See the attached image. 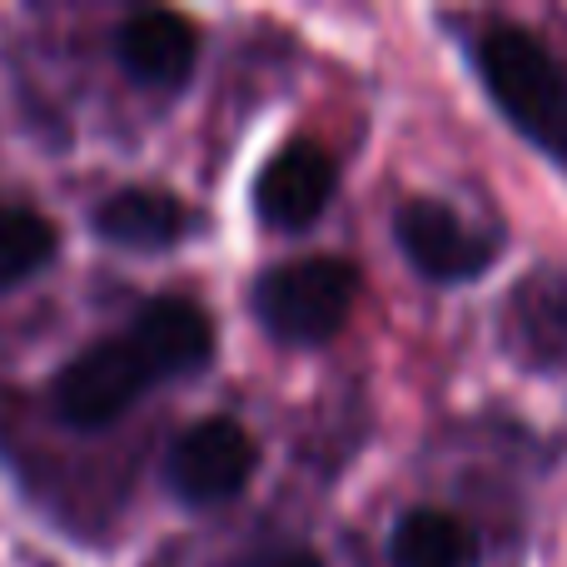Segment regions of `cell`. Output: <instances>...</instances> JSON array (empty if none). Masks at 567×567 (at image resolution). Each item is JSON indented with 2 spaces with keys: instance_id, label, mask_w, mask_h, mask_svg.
I'll use <instances>...</instances> for the list:
<instances>
[{
  "instance_id": "cell-3",
  "label": "cell",
  "mask_w": 567,
  "mask_h": 567,
  "mask_svg": "<svg viewBox=\"0 0 567 567\" xmlns=\"http://www.w3.org/2000/svg\"><path fill=\"white\" fill-rule=\"evenodd\" d=\"M259 468V443L239 419H199L175 439L165 458V478L175 498L195 503V508H215L245 493V483Z\"/></svg>"
},
{
  "instance_id": "cell-6",
  "label": "cell",
  "mask_w": 567,
  "mask_h": 567,
  "mask_svg": "<svg viewBox=\"0 0 567 567\" xmlns=\"http://www.w3.org/2000/svg\"><path fill=\"white\" fill-rule=\"evenodd\" d=\"M333 189H339V165H333L329 150L313 145V140H289L259 169L255 209L269 229L293 235V229H309L333 205Z\"/></svg>"
},
{
  "instance_id": "cell-11",
  "label": "cell",
  "mask_w": 567,
  "mask_h": 567,
  "mask_svg": "<svg viewBox=\"0 0 567 567\" xmlns=\"http://www.w3.org/2000/svg\"><path fill=\"white\" fill-rule=\"evenodd\" d=\"M393 567H473V533L443 508H413L389 538Z\"/></svg>"
},
{
  "instance_id": "cell-2",
  "label": "cell",
  "mask_w": 567,
  "mask_h": 567,
  "mask_svg": "<svg viewBox=\"0 0 567 567\" xmlns=\"http://www.w3.org/2000/svg\"><path fill=\"white\" fill-rule=\"evenodd\" d=\"M359 299V269L349 259L309 255L265 269L255 284V313L284 343H329Z\"/></svg>"
},
{
  "instance_id": "cell-12",
  "label": "cell",
  "mask_w": 567,
  "mask_h": 567,
  "mask_svg": "<svg viewBox=\"0 0 567 567\" xmlns=\"http://www.w3.org/2000/svg\"><path fill=\"white\" fill-rule=\"evenodd\" d=\"M55 225L45 215H35L30 205H6L0 199V284H20L35 269H45L55 259Z\"/></svg>"
},
{
  "instance_id": "cell-1",
  "label": "cell",
  "mask_w": 567,
  "mask_h": 567,
  "mask_svg": "<svg viewBox=\"0 0 567 567\" xmlns=\"http://www.w3.org/2000/svg\"><path fill=\"white\" fill-rule=\"evenodd\" d=\"M478 75L518 135L567 165V65L523 25H493L478 40Z\"/></svg>"
},
{
  "instance_id": "cell-8",
  "label": "cell",
  "mask_w": 567,
  "mask_h": 567,
  "mask_svg": "<svg viewBox=\"0 0 567 567\" xmlns=\"http://www.w3.org/2000/svg\"><path fill=\"white\" fill-rule=\"evenodd\" d=\"M115 50H120V65L140 85L179 90L199 65V30L179 10H145V16L120 25Z\"/></svg>"
},
{
  "instance_id": "cell-13",
  "label": "cell",
  "mask_w": 567,
  "mask_h": 567,
  "mask_svg": "<svg viewBox=\"0 0 567 567\" xmlns=\"http://www.w3.org/2000/svg\"><path fill=\"white\" fill-rule=\"evenodd\" d=\"M265 567H319V558L313 553H275Z\"/></svg>"
},
{
  "instance_id": "cell-5",
  "label": "cell",
  "mask_w": 567,
  "mask_h": 567,
  "mask_svg": "<svg viewBox=\"0 0 567 567\" xmlns=\"http://www.w3.org/2000/svg\"><path fill=\"white\" fill-rule=\"evenodd\" d=\"M393 239L409 255V265L429 279L443 284H463L498 259V245L478 229H468L449 205L439 199H409L393 215Z\"/></svg>"
},
{
  "instance_id": "cell-7",
  "label": "cell",
  "mask_w": 567,
  "mask_h": 567,
  "mask_svg": "<svg viewBox=\"0 0 567 567\" xmlns=\"http://www.w3.org/2000/svg\"><path fill=\"white\" fill-rule=\"evenodd\" d=\"M130 343L140 349V359L150 363V373L159 379H185V373H199L215 353V323L199 309L195 299H179V293H165V299H150L145 309L130 323Z\"/></svg>"
},
{
  "instance_id": "cell-10",
  "label": "cell",
  "mask_w": 567,
  "mask_h": 567,
  "mask_svg": "<svg viewBox=\"0 0 567 567\" xmlns=\"http://www.w3.org/2000/svg\"><path fill=\"white\" fill-rule=\"evenodd\" d=\"M95 229H100V239H110V245H120V249H145V255H155V249H169L185 239L189 209L179 205L169 189L135 185L100 205Z\"/></svg>"
},
{
  "instance_id": "cell-4",
  "label": "cell",
  "mask_w": 567,
  "mask_h": 567,
  "mask_svg": "<svg viewBox=\"0 0 567 567\" xmlns=\"http://www.w3.org/2000/svg\"><path fill=\"white\" fill-rule=\"evenodd\" d=\"M150 383H155V373H150V363L130 343V333H115V339L90 343L85 353H75L60 369L55 409L75 429H105L125 409H135Z\"/></svg>"
},
{
  "instance_id": "cell-9",
  "label": "cell",
  "mask_w": 567,
  "mask_h": 567,
  "mask_svg": "<svg viewBox=\"0 0 567 567\" xmlns=\"http://www.w3.org/2000/svg\"><path fill=\"white\" fill-rule=\"evenodd\" d=\"M508 339L518 359L553 369L567 363V275L553 265H538L528 279L508 293Z\"/></svg>"
}]
</instances>
